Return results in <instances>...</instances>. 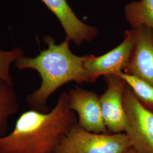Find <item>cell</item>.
Wrapping results in <instances>:
<instances>
[{"instance_id":"cell-1","label":"cell","mask_w":153,"mask_h":153,"mask_svg":"<svg viewBox=\"0 0 153 153\" xmlns=\"http://www.w3.org/2000/svg\"><path fill=\"white\" fill-rule=\"evenodd\" d=\"M77 121L69 107L67 92L61 93L50 112L31 109L22 113L13 130L0 136V153H55L61 138Z\"/></svg>"},{"instance_id":"cell-11","label":"cell","mask_w":153,"mask_h":153,"mask_svg":"<svg viewBox=\"0 0 153 153\" xmlns=\"http://www.w3.org/2000/svg\"><path fill=\"white\" fill-rule=\"evenodd\" d=\"M126 18L133 28L146 26L153 29V0H141L126 5Z\"/></svg>"},{"instance_id":"cell-5","label":"cell","mask_w":153,"mask_h":153,"mask_svg":"<svg viewBox=\"0 0 153 153\" xmlns=\"http://www.w3.org/2000/svg\"><path fill=\"white\" fill-rule=\"evenodd\" d=\"M104 77L107 89L99 100L104 123L110 133H124L127 117L123 100L127 84L118 74Z\"/></svg>"},{"instance_id":"cell-9","label":"cell","mask_w":153,"mask_h":153,"mask_svg":"<svg viewBox=\"0 0 153 153\" xmlns=\"http://www.w3.org/2000/svg\"><path fill=\"white\" fill-rule=\"evenodd\" d=\"M60 22L66 39L77 45L97 36V30L81 21L72 11L66 0H41Z\"/></svg>"},{"instance_id":"cell-6","label":"cell","mask_w":153,"mask_h":153,"mask_svg":"<svg viewBox=\"0 0 153 153\" xmlns=\"http://www.w3.org/2000/svg\"><path fill=\"white\" fill-rule=\"evenodd\" d=\"M67 94L69 107L78 114L79 126L92 133H110L104 123L99 95L78 86Z\"/></svg>"},{"instance_id":"cell-4","label":"cell","mask_w":153,"mask_h":153,"mask_svg":"<svg viewBox=\"0 0 153 153\" xmlns=\"http://www.w3.org/2000/svg\"><path fill=\"white\" fill-rule=\"evenodd\" d=\"M124 107L127 117L124 133L137 153H153V113L145 108L126 85Z\"/></svg>"},{"instance_id":"cell-13","label":"cell","mask_w":153,"mask_h":153,"mask_svg":"<svg viewBox=\"0 0 153 153\" xmlns=\"http://www.w3.org/2000/svg\"><path fill=\"white\" fill-rule=\"evenodd\" d=\"M23 56L25 52L20 48H15L9 51L0 49V79L13 85L10 66L17 59Z\"/></svg>"},{"instance_id":"cell-14","label":"cell","mask_w":153,"mask_h":153,"mask_svg":"<svg viewBox=\"0 0 153 153\" xmlns=\"http://www.w3.org/2000/svg\"><path fill=\"white\" fill-rule=\"evenodd\" d=\"M137 153V152L133 149V148H128V149H126L124 152H123V153Z\"/></svg>"},{"instance_id":"cell-10","label":"cell","mask_w":153,"mask_h":153,"mask_svg":"<svg viewBox=\"0 0 153 153\" xmlns=\"http://www.w3.org/2000/svg\"><path fill=\"white\" fill-rule=\"evenodd\" d=\"M19 108L13 85L0 79V136L5 135L8 120L18 111Z\"/></svg>"},{"instance_id":"cell-7","label":"cell","mask_w":153,"mask_h":153,"mask_svg":"<svg viewBox=\"0 0 153 153\" xmlns=\"http://www.w3.org/2000/svg\"><path fill=\"white\" fill-rule=\"evenodd\" d=\"M133 42L132 29L126 31L120 44L104 55L85 56V68L94 82L101 76L117 75L124 71L129 60Z\"/></svg>"},{"instance_id":"cell-12","label":"cell","mask_w":153,"mask_h":153,"mask_svg":"<svg viewBox=\"0 0 153 153\" xmlns=\"http://www.w3.org/2000/svg\"><path fill=\"white\" fill-rule=\"evenodd\" d=\"M118 75L124 79L142 106L153 113V85L137 76L124 72Z\"/></svg>"},{"instance_id":"cell-8","label":"cell","mask_w":153,"mask_h":153,"mask_svg":"<svg viewBox=\"0 0 153 153\" xmlns=\"http://www.w3.org/2000/svg\"><path fill=\"white\" fill-rule=\"evenodd\" d=\"M134 42L128 63L124 71L153 85V29L133 28Z\"/></svg>"},{"instance_id":"cell-3","label":"cell","mask_w":153,"mask_h":153,"mask_svg":"<svg viewBox=\"0 0 153 153\" xmlns=\"http://www.w3.org/2000/svg\"><path fill=\"white\" fill-rule=\"evenodd\" d=\"M131 147L125 133H95L76 123L61 138L55 153H121Z\"/></svg>"},{"instance_id":"cell-2","label":"cell","mask_w":153,"mask_h":153,"mask_svg":"<svg viewBox=\"0 0 153 153\" xmlns=\"http://www.w3.org/2000/svg\"><path fill=\"white\" fill-rule=\"evenodd\" d=\"M44 42L48 48L35 57L25 56L17 59L15 64L21 71L32 69L41 78L39 88L26 97L30 108L48 112L47 101L52 94L66 83H94L86 70L84 56L74 54L69 47L70 40L66 39L61 44H56L54 39L46 36Z\"/></svg>"}]
</instances>
